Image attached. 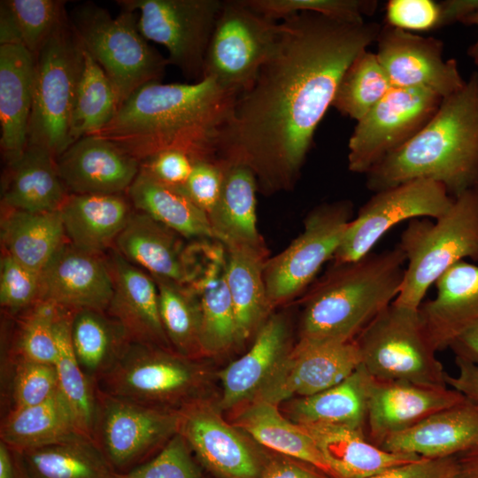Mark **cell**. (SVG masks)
<instances>
[{
  "label": "cell",
  "instance_id": "1",
  "mask_svg": "<svg viewBox=\"0 0 478 478\" xmlns=\"http://www.w3.org/2000/svg\"><path fill=\"white\" fill-rule=\"evenodd\" d=\"M281 22L277 45L237 96L216 154L251 168L266 193L293 187L343 73L382 28L315 12Z\"/></svg>",
  "mask_w": 478,
  "mask_h": 478
},
{
  "label": "cell",
  "instance_id": "2",
  "mask_svg": "<svg viewBox=\"0 0 478 478\" xmlns=\"http://www.w3.org/2000/svg\"><path fill=\"white\" fill-rule=\"evenodd\" d=\"M237 96L210 77L192 83L150 82L131 94L95 135L140 163L166 150L185 151L193 159L216 158Z\"/></svg>",
  "mask_w": 478,
  "mask_h": 478
},
{
  "label": "cell",
  "instance_id": "3",
  "mask_svg": "<svg viewBox=\"0 0 478 478\" xmlns=\"http://www.w3.org/2000/svg\"><path fill=\"white\" fill-rule=\"evenodd\" d=\"M378 192L416 179L441 183L455 198L478 185V71L443 99L433 118L412 139L366 174Z\"/></svg>",
  "mask_w": 478,
  "mask_h": 478
},
{
  "label": "cell",
  "instance_id": "4",
  "mask_svg": "<svg viewBox=\"0 0 478 478\" xmlns=\"http://www.w3.org/2000/svg\"><path fill=\"white\" fill-rule=\"evenodd\" d=\"M406 258L398 245L336 264L308 293L299 339L352 342L397 297Z\"/></svg>",
  "mask_w": 478,
  "mask_h": 478
},
{
  "label": "cell",
  "instance_id": "5",
  "mask_svg": "<svg viewBox=\"0 0 478 478\" xmlns=\"http://www.w3.org/2000/svg\"><path fill=\"white\" fill-rule=\"evenodd\" d=\"M406 258L404 278L394 304L419 309L428 289L453 265L478 261V191L454 198L436 220L409 221L397 243Z\"/></svg>",
  "mask_w": 478,
  "mask_h": 478
},
{
  "label": "cell",
  "instance_id": "6",
  "mask_svg": "<svg viewBox=\"0 0 478 478\" xmlns=\"http://www.w3.org/2000/svg\"><path fill=\"white\" fill-rule=\"evenodd\" d=\"M70 20L83 48L110 79L120 106L142 86L160 81L167 58L140 33L135 12L122 10L113 17L88 3L73 10Z\"/></svg>",
  "mask_w": 478,
  "mask_h": 478
},
{
  "label": "cell",
  "instance_id": "7",
  "mask_svg": "<svg viewBox=\"0 0 478 478\" xmlns=\"http://www.w3.org/2000/svg\"><path fill=\"white\" fill-rule=\"evenodd\" d=\"M361 365L378 381L448 387L419 309L390 304L354 340Z\"/></svg>",
  "mask_w": 478,
  "mask_h": 478
},
{
  "label": "cell",
  "instance_id": "8",
  "mask_svg": "<svg viewBox=\"0 0 478 478\" xmlns=\"http://www.w3.org/2000/svg\"><path fill=\"white\" fill-rule=\"evenodd\" d=\"M82 45L70 18L35 57L28 143L56 158L71 144V120L82 66Z\"/></svg>",
  "mask_w": 478,
  "mask_h": 478
},
{
  "label": "cell",
  "instance_id": "9",
  "mask_svg": "<svg viewBox=\"0 0 478 478\" xmlns=\"http://www.w3.org/2000/svg\"><path fill=\"white\" fill-rule=\"evenodd\" d=\"M204 370L172 350L130 343L117 364L96 384L97 390L148 406L180 410L196 399Z\"/></svg>",
  "mask_w": 478,
  "mask_h": 478
},
{
  "label": "cell",
  "instance_id": "10",
  "mask_svg": "<svg viewBox=\"0 0 478 478\" xmlns=\"http://www.w3.org/2000/svg\"><path fill=\"white\" fill-rule=\"evenodd\" d=\"M281 32V22L256 12L244 0L223 1L207 49L203 78L210 77L239 96L253 84L274 50Z\"/></svg>",
  "mask_w": 478,
  "mask_h": 478
},
{
  "label": "cell",
  "instance_id": "11",
  "mask_svg": "<svg viewBox=\"0 0 478 478\" xmlns=\"http://www.w3.org/2000/svg\"><path fill=\"white\" fill-rule=\"evenodd\" d=\"M220 0H118L139 11L137 27L147 41L163 45L168 64L189 80L203 78L207 49L222 6Z\"/></svg>",
  "mask_w": 478,
  "mask_h": 478
},
{
  "label": "cell",
  "instance_id": "12",
  "mask_svg": "<svg viewBox=\"0 0 478 478\" xmlns=\"http://www.w3.org/2000/svg\"><path fill=\"white\" fill-rule=\"evenodd\" d=\"M352 219L353 204L348 200L324 203L310 212L303 232L266 261L264 281L271 308L295 297L312 281L334 258Z\"/></svg>",
  "mask_w": 478,
  "mask_h": 478
},
{
  "label": "cell",
  "instance_id": "13",
  "mask_svg": "<svg viewBox=\"0 0 478 478\" xmlns=\"http://www.w3.org/2000/svg\"><path fill=\"white\" fill-rule=\"evenodd\" d=\"M179 425L180 411L144 405L96 389L92 439L116 473L130 470L160 450L179 432Z\"/></svg>",
  "mask_w": 478,
  "mask_h": 478
},
{
  "label": "cell",
  "instance_id": "14",
  "mask_svg": "<svg viewBox=\"0 0 478 478\" xmlns=\"http://www.w3.org/2000/svg\"><path fill=\"white\" fill-rule=\"evenodd\" d=\"M443 99L423 89L392 88L357 121L348 143L349 170L366 174L420 131Z\"/></svg>",
  "mask_w": 478,
  "mask_h": 478
},
{
  "label": "cell",
  "instance_id": "15",
  "mask_svg": "<svg viewBox=\"0 0 478 478\" xmlns=\"http://www.w3.org/2000/svg\"><path fill=\"white\" fill-rule=\"evenodd\" d=\"M374 193L349 223L333 258L335 263L363 258L388 231L405 220L440 218L454 201L441 183L428 179L409 181Z\"/></svg>",
  "mask_w": 478,
  "mask_h": 478
},
{
  "label": "cell",
  "instance_id": "16",
  "mask_svg": "<svg viewBox=\"0 0 478 478\" xmlns=\"http://www.w3.org/2000/svg\"><path fill=\"white\" fill-rule=\"evenodd\" d=\"M360 366L361 358L354 341L299 339L254 400L278 405L295 397L312 396L338 384Z\"/></svg>",
  "mask_w": 478,
  "mask_h": 478
},
{
  "label": "cell",
  "instance_id": "17",
  "mask_svg": "<svg viewBox=\"0 0 478 478\" xmlns=\"http://www.w3.org/2000/svg\"><path fill=\"white\" fill-rule=\"evenodd\" d=\"M376 42L375 54L393 88L423 89L445 98L466 84L456 59L443 58L436 38L385 25Z\"/></svg>",
  "mask_w": 478,
  "mask_h": 478
},
{
  "label": "cell",
  "instance_id": "18",
  "mask_svg": "<svg viewBox=\"0 0 478 478\" xmlns=\"http://www.w3.org/2000/svg\"><path fill=\"white\" fill-rule=\"evenodd\" d=\"M178 433L202 465L219 478H259L267 461L235 426L200 399L180 410Z\"/></svg>",
  "mask_w": 478,
  "mask_h": 478
},
{
  "label": "cell",
  "instance_id": "19",
  "mask_svg": "<svg viewBox=\"0 0 478 478\" xmlns=\"http://www.w3.org/2000/svg\"><path fill=\"white\" fill-rule=\"evenodd\" d=\"M112 293L106 256L80 250L68 241L40 273L39 300L64 309L106 312Z\"/></svg>",
  "mask_w": 478,
  "mask_h": 478
},
{
  "label": "cell",
  "instance_id": "20",
  "mask_svg": "<svg viewBox=\"0 0 478 478\" xmlns=\"http://www.w3.org/2000/svg\"><path fill=\"white\" fill-rule=\"evenodd\" d=\"M466 397L450 387H428L372 378L367 398L366 436L374 444L407 430Z\"/></svg>",
  "mask_w": 478,
  "mask_h": 478
},
{
  "label": "cell",
  "instance_id": "21",
  "mask_svg": "<svg viewBox=\"0 0 478 478\" xmlns=\"http://www.w3.org/2000/svg\"><path fill=\"white\" fill-rule=\"evenodd\" d=\"M56 162L69 194H123L140 171V161L95 135L75 141Z\"/></svg>",
  "mask_w": 478,
  "mask_h": 478
},
{
  "label": "cell",
  "instance_id": "22",
  "mask_svg": "<svg viewBox=\"0 0 478 478\" xmlns=\"http://www.w3.org/2000/svg\"><path fill=\"white\" fill-rule=\"evenodd\" d=\"M106 259L113 282L106 312L121 325L131 343L172 350L160 318L154 278L114 248Z\"/></svg>",
  "mask_w": 478,
  "mask_h": 478
},
{
  "label": "cell",
  "instance_id": "23",
  "mask_svg": "<svg viewBox=\"0 0 478 478\" xmlns=\"http://www.w3.org/2000/svg\"><path fill=\"white\" fill-rule=\"evenodd\" d=\"M181 235L147 214L134 212L117 237L114 249L154 279L189 285L197 273L192 249Z\"/></svg>",
  "mask_w": 478,
  "mask_h": 478
},
{
  "label": "cell",
  "instance_id": "24",
  "mask_svg": "<svg viewBox=\"0 0 478 478\" xmlns=\"http://www.w3.org/2000/svg\"><path fill=\"white\" fill-rule=\"evenodd\" d=\"M379 447L428 459L459 457L478 450V405L465 398L390 436Z\"/></svg>",
  "mask_w": 478,
  "mask_h": 478
},
{
  "label": "cell",
  "instance_id": "25",
  "mask_svg": "<svg viewBox=\"0 0 478 478\" xmlns=\"http://www.w3.org/2000/svg\"><path fill=\"white\" fill-rule=\"evenodd\" d=\"M436 294L419 308L436 351L450 347L462 333L478 324V266L459 261L435 283Z\"/></svg>",
  "mask_w": 478,
  "mask_h": 478
},
{
  "label": "cell",
  "instance_id": "26",
  "mask_svg": "<svg viewBox=\"0 0 478 478\" xmlns=\"http://www.w3.org/2000/svg\"><path fill=\"white\" fill-rule=\"evenodd\" d=\"M35 62L21 44L0 45V145L7 165L16 161L28 143Z\"/></svg>",
  "mask_w": 478,
  "mask_h": 478
},
{
  "label": "cell",
  "instance_id": "27",
  "mask_svg": "<svg viewBox=\"0 0 478 478\" xmlns=\"http://www.w3.org/2000/svg\"><path fill=\"white\" fill-rule=\"evenodd\" d=\"M194 248L197 274L188 285L197 295L201 311L202 354H216L239 342L235 310L226 279V253L221 247Z\"/></svg>",
  "mask_w": 478,
  "mask_h": 478
},
{
  "label": "cell",
  "instance_id": "28",
  "mask_svg": "<svg viewBox=\"0 0 478 478\" xmlns=\"http://www.w3.org/2000/svg\"><path fill=\"white\" fill-rule=\"evenodd\" d=\"M289 338L288 323L281 315H272L263 322L250 350L219 374L222 408H232L257 397L290 349Z\"/></svg>",
  "mask_w": 478,
  "mask_h": 478
},
{
  "label": "cell",
  "instance_id": "29",
  "mask_svg": "<svg viewBox=\"0 0 478 478\" xmlns=\"http://www.w3.org/2000/svg\"><path fill=\"white\" fill-rule=\"evenodd\" d=\"M127 195L69 194L59 208L67 241L76 248L104 254L114 247L134 211Z\"/></svg>",
  "mask_w": 478,
  "mask_h": 478
},
{
  "label": "cell",
  "instance_id": "30",
  "mask_svg": "<svg viewBox=\"0 0 478 478\" xmlns=\"http://www.w3.org/2000/svg\"><path fill=\"white\" fill-rule=\"evenodd\" d=\"M67 192L56 158L46 149L27 144L23 154L7 165L2 186V210L58 211Z\"/></svg>",
  "mask_w": 478,
  "mask_h": 478
},
{
  "label": "cell",
  "instance_id": "31",
  "mask_svg": "<svg viewBox=\"0 0 478 478\" xmlns=\"http://www.w3.org/2000/svg\"><path fill=\"white\" fill-rule=\"evenodd\" d=\"M223 162L221 192L208 214L214 239L223 247L266 249L257 228V178L247 166Z\"/></svg>",
  "mask_w": 478,
  "mask_h": 478
},
{
  "label": "cell",
  "instance_id": "32",
  "mask_svg": "<svg viewBox=\"0 0 478 478\" xmlns=\"http://www.w3.org/2000/svg\"><path fill=\"white\" fill-rule=\"evenodd\" d=\"M301 427L315 442L335 478H370L422 458L387 451L372 443L361 431L339 427Z\"/></svg>",
  "mask_w": 478,
  "mask_h": 478
},
{
  "label": "cell",
  "instance_id": "33",
  "mask_svg": "<svg viewBox=\"0 0 478 478\" xmlns=\"http://www.w3.org/2000/svg\"><path fill=\"white\" fill-rule=\"evenodd\" d=\"M12 452L19 478H115L117 474L96 443L81 433Z\"/></svg>",
  "mask_w": 478,
  "mask_h": 478
},
{
  "label": "cell",
  "instance_id": "34",
  "mask_svg": "<svg viewBox=\"0 0 478 478\" xmlns=\"http://www.w3.org/2000/svg\"><path fill=\"white\" fill-rule=\"evenodd\" d=\"M372 377L361 365L338 384L312 396L293 398L289 420L300 426L339 427L366 434Z\"/></svg>",
  "mask_w": 478,
  "mask_h": 478
},
{
  "label": "cell",
  "instance_id": "35",
  "mask_svg": "<svg viewBox=\"0 0 478 478\" xmlns=\"http://www.w3.org/2000/svg\"><path fill=\"white\" fill-rule=\"evenodd\" d=\"M66 242L59 210L38 212L2 210L3 252L35 272L41 273Z\"/></svg>",
  "mask_w": 478,
  "mask_h": 478
},
{
  "label": "cell",
  "instance_id": "36",
  "mask_svg": "<svg viewBox=\"0 0 478 478\" xmlns=\"http://www.w3.org/2000/svg\"><path fill=\"white\" fill-rule=\"evenodd\" d=\"M126 195L134 209L182 237L214 239L208 215L192 202L182 187L164 184L140 170Z\"/></svg>",
  "mask_w": 478,
  "mask_h": 478
},
{
  "label": "cell",
  "instance_id": "37",
  "mask_svg": "<svg viewBox=\"0 0 478 478\" xmlns=\"http://www.w3.org/2000/svg\"><path fill=\"white\" fill-rule=\"evenodd\" d=\"M251 402L236 417L238 429L265 447L308 463L334 477L312 436L300 425L285 418L278 405L263 400Z\"/></svg>",
  "mask_w": 478,
  "mask_h": 478
},
{
  "label": "cell",
  "instance_id": "38",
  "mask_svg": "<svg viewBox=\"0 0 478 478\" xmlns=\"http://www.w3.org/2000/svg\"><path fill=\"white\" fill-rule=\"evenodd\" d=\"M224 249L226 279L241 342L263 324L265 316L271 309L264 281L266 249L246 246H227Z\"/></svg>",
  "mask_w": 478,
  "mask_h": 478
},
{
  "label": "cell",
  "instance_id": "39",
  "mask_svg": "<svg viewBox=\"0 0 478 478\" xmlns=\"http://www.w3.org/2000/svg\"><path fill=\"white\" fill-rule=\"evenodd\" d=\"M71 334L76 359L95 386L117 364L131 343L116 320L105 311L95 309L74 312Z\"/></svg>",
  "mask_w": 478,
  "mask_h": 478
},
{
  "label": "cell",
  "instance_id": "40",
  "mask_svg": "<svg viewBox=\"0 0 478 478\" xmlns=\"http://www.w3.org/2000/svg\"><path fill=\"white\" fill-rule=\"evenodd\" d=\"M78 433L81 432L71 408L59 390L41 404L5 412L1 421L0 441L19 451L65 440Z\"/></svg>",
  "mask_w": 478,
  "mask_h": 478
},
{
  "label": "cell",
  "instance_id": "41",
  "mask_svg": "<svg viewBox=\"0 0 478 478\" xmlns=\"http://www.w3.org/2000/svg\"><path fill=\"white\" fill-rule=\"evenodd\" d=\"M73 313L74 311L63 309L56 321L58 357L54 366L60 392L71 408L79 431L92 439L96 389L83 373L74 355L71 334Z\"/></svg>",
  "mask_w": 478,
  "mask_h": 478
},
{
  "label": "cell",
  "instance_id": "42",
  "mask_svg": "<svg viewBox=\"0 0 478 478\" xmlns=\"http://www.w3.org/2000/svg\"><path fill=\"white\" fill-rule=\"evenodd\" d=\"M82 49V66L71 120L72 143L101 131L120 107L110 79L83 46Z\"/></svg>",
  "mask_w": 478,
  "mask_h": 478
},
{
  "label": "cell",
  "instance_id": "43",
  "mask_svg": "<svg viewBox=\"0 0 478 478\" xmlns=\"http://www.w3.org/2000/svg\"><path fill=\"white\" fill-rule=\"evenodd\" d=\"M154 280L158 290L162 325L172 350L189 358L202 354L201 311L197 295L189 286Z\"/></svg>",
  "mask_w": 478,
  "mask_h": 478
},
{
  "label": "cell",
  "instance_id": "44",
  "mask_svg": "<svg viewBox=\"0 0 478 478\" xmlns=\"http://www.w3.org/2000/svg\"><path fill=\"white\" fill-rule=\"evenodd\" d=\"M392 88L376 54L366 49L355 58L343 73L332 106L357 122Z\"/></svg>",
  "mask_w": 478,
  "mask_h": 478
},
{
  "label": "cell",
  "instance_id": "45",
  "mask_svg": "<svg viewBox=\"0 0 478 478\" xmlns=\"http://www.w3.org/2000/svg\"><path fill=\"white\" fill-rule=\"evenodd\" d=\"M63 309L51 302L38 300L17 315L4 362L27 360L55 365V324Z\"/></svg>",
  "mask_w": 478,
  "mask_h": 478
},
{
  "label": "cell",
  "instance_id": "46",
  "mask_svg": "<svg viewBox=\"0 0 478 478\" xmlns=\"http://www.w3.org/2000/svg\"><path fill=\"white\" fill-rule=\"evenodd\" d=\"M18 28L21 43L35 57L51 35L69 18L65 1L4 0Z\"/></svg>",
  "mask_w": 478,
  "mask_h": 478
},
{
  "label": "cell",
  "instance_id": "47",
  "mask_svg": "<svg viewBox=\"0 0 478 478\" xmlns=\"http://www.w3.org/2000/svg\"><path fill=\"white\" fill-rule=\"evenodd\" d=\"M4 367L10 374L7 412L41 404L60 390L54 365L16 360L4 362Z\"/></svg>",
  "mask_w": 478,
  "mask_h": 478
},
{
  "label": "cell",
  "instance_id": "48",
  "mask_svg": "<svg viewBox=\"0 0 478 478\" xmlns=\"http://www.w3.org/2000/svg\"><path fill=\"white\" fill-rule=\"evenodd\" d=\"M262 15L278 21L300 12H315L334 19L365 21L364 16L375 12L374 0H244Z\"/></svg>",
  "mask_w": 478,
  "mask_h": 478
},
{
  "label": "cell",
  "instance_id": "49",
  "mask_svg": "<svg viewBox=\"0 0 478 478\" xmlns=\"http://www.w3.org/2000/svg\"><path fill=\"white\" fill-rule=\"evenodd\" d=\"M115 478H202L190 454V448L179 433L174 435L151 459Z\"/></svg>",
  "mask_w": 478,
  "mask_h": 478
},
{
  "label": "cell",
  "instance_id": "50",
  "mask_svg": "<svg viewBox=\"0 0 478 478\" xmlns=\"http://www.w3.org/2000/svg\"><path fill=\"white\" fill-rule=\"evenodd\" d=\"M40 273L2 252L0 264V304L10 316H17L39 300Z\"/></svg>",
  "mask_w": 478,
  "mask_h": 478
},
{
  "label": "cell",
  "instance_id": "51",
  "mask_svg": "<svg viewBox=\"0 0 478 478\" xmlns=\"http://www.w3.org/2000/svg\"><path fill=\"white\" fill-rule=\"evenodd\" d=\"M225 164L217 158H194L191 173L182 189L207 215L221 192Z\"/></svg>",
  "mask_w": 478,
  "mask_h": 478
},
{
  "label": "cell",
  "instance_id": "52",
  "mask_svg": "<svg viewBox=\"0 0 478 478\" xmlns=\"http://www.w3.org/2000/svg\"><path fill=\"white\" fill-rule=\"evenodd\" d=\"M386 25L409 32L439 28L440 6L433 0H389L385 9Z\"/></svg>",
  "mask_w": 478,
  "mask_h": 478
},
{
  "label": "cell",
  "instance_id": "53",
  "mask_svg": "<svg viewBox=\"0 0 478 478\" xmlns=\"http://www.w3.org/2000/svg\"><path fill=\"white\" fill-rule=\"evenodd\" d=\"M193 158L185 151L166 150L140 163V170L173 187H183L192 170Z\"/></svg>",
  "mask_w": 478,
  "mask_h": 478
},
{
  "label": "cell",
  "instance_id": "54",
  "mask_svg": "<svg viewBox=\"0 0 478 478\" xmlns=\"http://www.w3.org/2000/svg\"><path fill=\"white\" fill-rule=\"evenodd\" d=\"M458 457L421 458L370 478H458Z\"/></svg>",
  "mask_w": 478,
  "mask_h": 478
},
{
  "label": "cell",
  "instance_id": "55",
  "mask_svg": "<svg viewBox=\"0 0 478 478\" xmlns=\"http://www.w3.org/2000/svg\"><path fill=\"white\" fill-rule=\"evenodd\" d=\"M259 478H334L319 468L289 458L267 460Z\"/></svg>",
  "mask_w": 478,
  "mask_h": 478
},
{
  "label": "cell",
  "instance_id": "56",
  "mask_svg": "<svg viewBox=\"0 0 478 478\" xmlns=\"http://www.w3.org/2000/svg\"><path fill=\"white\" fill-rule=\"evenodd\" d=\"M455 363L458 374L455 376L446 374L448 387L478 405V366L458 357H455Z\"/></svg>",
  "mask_w": 478,
  "mask_h": 478
},
{
  "label": "cell",
  "instance_id": "57",
  "mask_svg": "<svg viewBox=\"0 0 478 478\" xmlns=\"http://www.w3.org/2000/svg\"><path fill=\"white\" fill-rule=\"evenodd\" d=\"M439 27L462 22L467 16L478 12V0H445L439 3Z\"/></svg>",
  "mask_w": 478,
  "mask_h": 478
},
{
  "label": "cell",
  "instance_id": "58",
  "mask_svg": "<svg viewBox=\"0 0 478 478\" xmlns=\"http://www.w3.org/2000/svg\"><path fill=\"white\" fill-rule=\"evenodd\" d=\"M455 357L478 366V324L459 335L450 345Z\"/></svg>",
  "mask_w": 478,
  "mask_h": 478
},
{
  "label": "cell",
  "instance_id": "59",
  "mask_svg": "<svg viewBox=\"0 0 478 478\" xmlns=\"http://www.w3.org/2000/svg\"><path fill=\"white\" fill-rule=\"evenodd\" d=\"M21 44V39L15 22L8 9L0 4V45Z\"/></svg>",
  "mask_w": 478,
  "mask_h": 478
},
{
  "label": "cell",
  "instance_id": "60",
  "mask_svg": "<svg viewBox=\"0 0 478 478\" xmlns=\"http://www.w3.org/2000/svg\"><path fill=\"white\" fill-rule=\"evenodd\" d=\"M0 478H19L12 449L0 441Z\"/></svg>",
  "mask_w": 478,
  "mask_h": 478
},
{
  "label": "cell",
  "instance_id": "61",
  "mask_svg": "<svg viewBox=\"0 0 478 478\" xmlns=\"http://www.w3.org/2000/svg\"><path fill=\"white\" fill-rule=\"evenodd\" d=\"M458 460V478H478V450L459 456Z\"/></svg>",
  "mask_w": 478,
  "mask_h": 478
},
{
  "label": "cell",
  "instance_id": "62",
  "mask_svg": "<svg viewBox=\"0 0 478 478\" xmlns=\"http://www.w3.org/2000/svg\"><path fill=\"white\" fill-rule=\"evenodd\" d=\"M466 26H476L478 28V12L465 18L462 22ZM467 55L475 62L478 61V36L475 42L467 50Z\"/></svg>",
  "mask_w": 478,
  "mask_h": 478
},
{
  "label": "cell",
  "instance_id": "63",
  "mask_svg": "<svg viewBox=\"0 0 478 478\" xmlns=\"http://www.w3.org/2000/svg\"><path fill=\"white\" fill-rule=\"evenodd\" d=\"M475 189L478 191V185L475 187Z\"/></svg>",
  "mask_w": 478,
  "mask_h": 478
},
{
  "label": "cell",
  "instance_id": "64",
  "mask_svg": "<svg viewBox=\"0 0 478 478\" xmlns=\"http://www.w3.org/2000/svg\"><path fill=\"white\" fill-rule=\"evenodd\" d=\"M475 64H476V66H477V67H478V61H477V62H475ZM477 71H478V70H477Z\"/></svg>",
  "mask_w": 478,
  "mask_h": 478
}]
</instances>
